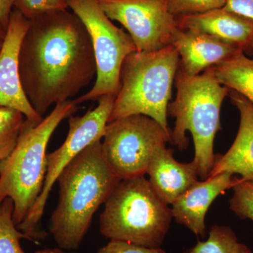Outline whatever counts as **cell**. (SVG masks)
Wrapping results in <instances>:
<instances>
[{
	"mask_svg": "<svg viewBox=\"0 0 253 253\" xmlns=\"http://www.w3.org/2000/svg\"><path fill=\"white\" fill-rule=\"evenodd\" d=\"M23 91L43 117L53 104L70 100L96 78L90 36L81 20L67 9L31 20L18 56Z\"/></svg>",
	"mask_w": 253,
	"mask_h": 253,
	"instance_id": "obj_1",
	"label": "cell"
},
{
	"mask_svg": "<svg viewBox=\"0 0 253 253\" xmlns=\"http://www.w3.org/2000/svg\"><path fill=\"white\" fill-rule=\"evenodd\" d=\"M121 179L103 155L101 140L83 150L61 172L59 199L50 219V233L59 249H77L95 212Z\"/></svg>",
	"mask_w": 253,
	"mask_h": 253,
	"instance_id": "obj_2",
	"label": "cell"
},
{
	"mask_svg": "<svg viewBox=\"0 0 253 253\" xmlns=\"http://www.w3.org/2000/svg\"><path fill=\"white\" fill-rule=\"evenodd\" d=\"M174 101L169 103L168 115L175 118L171 141L183 151L189 146V131L194 140V161L201 180L208 179L214 166V141L221 129V104L230 89L218 82L211 68L202 74L186 76L179 68L175 79Z\"/></svg>",
	"mask_w": 253,
	"mask_h": 253,
	"instance_id": "obj_3",
	"label": "cell"
},
{
	"mask_svg": "<svg viewBox=\"0 0 253 253\" xmlns=\"http://www.w3.org/2000/svg\"><path fill=\"white\" fill-rule=\"evenodd\" d=\"M79 109L74 100L70 99L56 104L39 124L26 118L14 149L0 163V204L6 198L12 199L16 226L26 219L41 194L50 138L63 121Z\"/></svg>",
	"mask_w": 253,
	"mask_h": 253,
	"instance_id": "obj_4",
	"label": "cell"
},
{
	"mask_svg": "<svg viewBox=\"0 0 253 253\" xmlns=\"http://www.w3.org/2000/svg\"><path fill=\"white\" fill-rule=\"evenodd\" d=\"M168 206L144 176L121 179L104 203L100 232L110 240L161 249L173 218Z\"/></svg>",
	"mask_w": 253,
	"mask_h": 253,
	"instance_id": "obj_5",
	"label": "cell"
},
{
	"mask_svg": "<svg viewBox=\"0 0 253 253\" xmlns=\"http://www.w3.org/2000/svg\"><path fill=\"white\" fill-rule=\"evenodd\" d=\"M179 67V56L172 45L129 54L123 63L121 86L109 123L132 115H144L171 133L168 109Z\"/></svg>",
	"mask_w": 253,
	"mask_h": 253,
	"instance_id": "obj_6",
	"label": "cell"
},
{
	"mask_svg": "<svg viewBox=\"0 0 253 253\" xmlns=\"http://www.w3.org/2000/svg\"><path fill=\"white\" fill-rule=\"evenodd\" d=\"M66 2L87 30L97 68L94 86L74 99L75 102L79 105L98 101L106 95L116 96L121 86L123 63L136 51L134 42L129 33L113 24L97 0H66Z\"/></svg>",
	"mask_w": 253,
	"mask_h": 253,
	"instance_id": "obj_7",
	"label": "cell"
},
{
	"mask_svg": "<svg viewBox=\"0 0 253 253\" xmlns=\"http://www.w3.org/2000/svg\"><path fill=\"white\" fill-rule=\"evenodd\" d=\"M102 139L105 160L123 179L144 176L156 151L171 141V133L153 118L132 115L108 123Z\"/></svg>",
	"mask_w": 253,
	"mask_h": 253,
	"instance_id": "obj_8",
	"label": "cell"
},
{
	"mask_svg": "<svg viewBox=\"0 0 253 253\" xmlns=\"http://www.w3.org/2000/svg\"><path fill=\"white\" fill-rule=\"evenodd\" d=\"M116 96L106 95L100 98L99 104L83 116L68 118L69 130L63 144L46 155L47 168L41 195L23 222L16 226L31 241L43 239L45 233L38 230V224L44 214L50 192L60 174L71 161L87 146L101 140L112 113Z\"/></svg>",
	"mask_w": 253,
	"mask_h": 253,
	"instance_id": "obj_9",
	"label": "cell"
},
{
	"mask_svg": "<svg viewBox=\"0 0 253 253\" xmlns=\"http://www.w3.org/2000/svg\"><path fill=\"white\" fill-rule=\"evenodd\" d=\"M105 14L123 25L136 51L150 52L171 45L177 29L169 0H97Z\"/></svg>",
	"mask_w": 253,
	"mask_h": 253,
	"instance_id": "obj_10",
	"label": "cell"
},
{
	"mask_svg": "<svg viewBox=\"0 0 253 253\" xmlns=\"http://www.w3.org/2000/svg\"><path fill=\"white\" fill-rule=\"evenodd\" d=\"M31 21L13 9L0 50V107L17 110L26 119L39 124L43 120L23 91L18 69L20 46Z\"/></svg>",
	"mask_w": 253,
	"mask_h": 253,
	"instance_id": "obj_11",
	"label": "cell"
},
{
	"mask_svg": "<svg viewBox=\"0 0 253 253\" xmlns=\"http://www.w3.org/2000/svg\"><path fill=\"white\" fill-rule=\"evenodd\" d=\"M171 45L179 54V68L190 77L244 52L239 46L215 37L179 28L173 34Z\"/></svg>",
	"mask_w": 253,
	"mask_h": 253,
	"instance_id": "obj_12",
	"label": "cell"
},
{
	"mask_svg": "<svg viewBox=\"0 0 253 253\" xmlns=\"http://www.w3.org/2000/svg\"><path fill=\"white\" fill-rule=\"evenodd\" d=\"M239 180L234 174L224 172L196 181L172 204L173 218L195 235L204 238L206 215L211 204L219 195L232 189Z\"/></svg>",
	"mask_w": 253,
	"mask_h": 253,
	"instance_id": "obj_13",
	"label": "cell"
},
{
	"mask_svg": "<svg viewBox=\"0 0 253 253\" xmlns=\"http://www.w3.org/2000/svg\"><path fill=\"white\" fill-rule=\"evenodd\" d=\"M229 96L240 113L239 131L226 154L215 155L208 178L228 172L239 174L244 180L253 181V104L235 91L230 90Z\"/></svg>",
	"mask_w": 253,
	"mask_h": 253,
	"instance_id": "obj_14",
	"label": "cell"
},
{
	"mask_svg": "<svg viewBox=\"0 0 253 253\" xmlns=\"http://www.w3.org/2000/svg\"><path fill=\"white\" fill-rule=\"evenodd\" d=\"M178 28L182 31L206 33L244 51H251L253 21L224 8L201 14L176 16Z\"/></svg>",
	"mask_w": 253,
	"mask_h": 253,
	"instance_id": "obj_15",
	"label": "cell"
},
{
	"mask_svg": "<svg viewBox=\"0 0 253 253\" xmlns=\"http://www.w3.org/2000/svg\"><path fill=\"white\" fill-rule=\"evenodd\" d=\"M174 151L161 148L153 156L146 174L158 197L168 205H172L181 195L198 180L197 167L194 161L178 162L173 156Z\"/></svg>",
	"mask_w": 253,
	"mask_h": 253,
	"instance_id": "obj_16",
	"label": "cell"
},
{
	"mask_svg": "<svg viewBox=\"0 0 253 253\" xmlns=\"http://www.w3.org/2000/svg\"><path fill=\"white\" fill-rule=\"evenodd\" d=\"M218 82L253 104V59L244 52L211 67Z\"/></svg>",
	"mask_w": 253,
	"mask_h": 253,
	"instance_id": "obj_17",
	"label": "cell"
},
{
	"mask_svg": "<svg viewBox=\"0 0 253 253\" xmlns=\"http://www.w3.org/2000/svg\"><path fill=\"white\" fill-rule=\"evenodd\" d=\"M184 253H252V251L249 246L240 242L231 227L214 225L206 241H199Z\"/></svg>",
	"mask_w": 253,
	"mask_h": 253,
	"instance_id": "obj_18",
	"label": "cell"
},
{
	"mask_svg": "<svg viewBox=\"0 0 253 253\" xmlns=\"http://www.w3.org/2000/svg\"><path fill=\"white\" fill-rule=\"evenodd\" d=\"M14 205L11 198L0 204V253H26L21 248V239H31L18 230L13 218Z\"/></svg>",
	"mask_w": 253,
	"mask_h": 253,
	"instance_id": "obj_19",
	"label": "cell"
},
{
	"mask_svg": "<svg viewBox=\"0 0 253 253\" xmlns=\"http://www.w3.org/2000/svg\"><path fill=\"white\" fill-rule=\"evenodd\" d=\"M25 121L24 115L17 110L0 107V163L14 149Z\"/></svg>",
	"mask_w": 253,
	"mask_h": 253,
	"instance_id": "obj_20",
	"label": "cell"
},
{
	"mask_svg": "<svg viewBox=\"0 0 253 253\" xmlns=\"http://www.w3.org/2000/svg\"><path fill=\"white\" fill-rule=\"evenodd\" d=\"M234 194L229 200V208L241 219H251L253 222V181L240 178L234 187Z\"/></svg>",
	"mask_w": 253,
	"mask_h": 253,
	"instance_id": "obj_21",
	"label": "cell"
},
{
	"mask_svg": "<svg viewBox=\"0 0 253 253\" xmlns=\"http://www.w3.org/2000/svg\"><path fill=\"white\" fill-rule=\"evenodd\" d=\"M226 2L227 0H169V10L176 17L221 9Z\"/></svg>",
	"mask_w": 253,
	"mask_h": 253,
	"instance_id": "obj_22",
	"label": "cell"
},
{
	"mask_svg": "<svg viewBox=\"0 0 253 253\" xmlns=\"http://www.w3.org/2000/svg\"><path fill=\"white\" fill-rule=\"evenodd\" d=\"M14 8L31 21L46 13L68 9V6L66 0H14Z\"/></svg>",
	"mask_w": 253,
	"mask_h": 253,
	"instance_id": "obj_23",
	"label": "cell"
},
{
	"mask_svg": "<svg viewBox=\"0 0 253 253\" xmlns=\"http://www.w3.org/2000/svg\"><path fill=\"white\" fill-rule=\"evenodd\" d=\"M97 253H166L162 249H150L126 241L111 240Z\"/></svg>",
	"mask_w": 253,
	"mask_h": 253,
	"instance_id": "obj_24",
	"label": "cell"
},
{
	"mask_svg": "<svg viewBox=\"0 0 253 253\" xmlns=\"http://www.w3.org/2000/svg\"><path fill=\"white\" fill-rule=\"evenodd\" d=\"M223 8L253 21V0H227Z\"/></svg>",
	"mask_w": 253,
	"mask_h": 253,
	"instance_id": "obj_25",
	"label": "cell"
},
{
	"mask_svg": "<svg viewBox=\"0 0 253 253\" xmlns=\"http://www.w3.org/2000/svg\"><path fill=\"white\" fill-rule=\"evenodd\" d=\"M14 6V0H0V26L7 29L10 16Z\"/></svg>",
	"mask_w": 253,
	"mask_h": 253,
	"instance_id": "obj_26",
	"label": "cell"
},
{
	"mask_svg": "<svg viewBox=\"0 0 253 253\" xmlns=\"http://www.w3.org/2000/svg\"><path fill=\"white\" fill-rule=\"evenodd\" d=\"M36 253H67L66 251L56 248V249H44L37 251Z\"/></svg>",
	"mask_w": 253,
	"mask_h": 253,
	"instance_id": "obj_27",
	"label": "cell"
},
{
	"mask_svg": "<svg viewBox=\"0 0 253 253\" xmlns=\"http://www.w3.org/2000/svg\"><path fill=\"white\" fill-rule=\"evenodd\" d=\"M5 35H6V31L0 26V41L4 40Z\"/></svg>",
	"mask_w": 253,
	"mask_h": 253,
	"instance_id": "obj_28",
	"label": "cell"
},
{
	"mask_svg": "<svg viewBox=\"0 0 253 253\" xmlns=\"http://www.w3.org/2000/svg\"><path fill=\"white\" fill-rule=\"evenodd\" d=\"M3 41H0V50H1V46H2Z\"/></svg>",
	"mask_w": 253,
	"mask_h": 253,
	"instance_id": "obj_29",
	"label": "cell"
},
{
	"mask_svg": "<svg viewBox=\"0 0 253 253\" xmlns=\"http://www.w3.org/2000/svg\"><path fill=\"white\" fill-rule=\"evenodd\" d=\"M251 51L253 53V42L252 44V46H251Z\"/></svg>",
	"mask_w": 253,
	"mask_h": 253,
	"instance_id": "obj_30",
	"label": "cell"
}]
</instances>
